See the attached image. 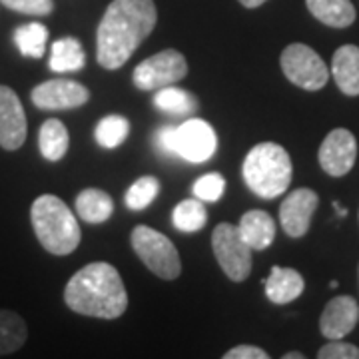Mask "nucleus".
Instances as JSON below:
<instances>
[{
  "label": "nucleus",
  "mask_w": 359,
  "mask_h": 359,
  "mask_svg": "<svg viewBox=\"0 0 359 359\" xmlns=\"http://www.w3.org/2000/svg\"><path fill=\"white\" fill-rule=\"evenodd\" d=\"M158 13L154 0H112L96 32V60L116 70L130 60L154 30Z\"/></svg>",
  "instance_id": "obj_1"
},
{
  "label": "nucleus",
  "mask_w": 359,
  "mask_h": 359,
  "mask_svg": "<svg viewBox=\"0 0 359 359\" xmlns=\"http://www.w3.org/2000/svg\"><path fill=\"white\" fill-rule=\"evenodd\" d=\"M65 302L80 316L116 320L128 308V294L112 264L94 262L78 269L66 283Z\"/></svg>",
  "instance_id": "obj_2"
},
{
  "label": "nucleus",
  "mask_w": 359,
  "mask_h": 359,
  "mask_svg": "<svg viewBox=\"0 0 359 359\" xmlns=\"http://www.w3.org/2000/svg\"><path fill=\"white\" fill-rule=\"evenodd\" d=\"M30 222L42 248L52 256L72 254L82 240L72 210L52 194H42L32 202Z\"/></svg>",
  "instance_id": "obj_3"
},
{
  "label": "nucleus",
  "mask_w": 359,
  "mask_h": 359,
  "mask_svg": "<svg viewBox=\"0 0 359 359\" xmlns=\"http://www.w3.org/2000/svg\"><path fill=\"white\" fill-rule=\"evenodd\" d=\"M294 176V166L287 150L276 142L256 144L244 160V182L252 192L273 200L282 196Z\"/></svg>",
  "instance_id": "obj_4"
},
{
  "label": "nucleus",
  "mask_w": 359,
  "mask_h": 359,
  "mask_svg": "<svg viewBox=\"0 0 359 359\" xmlns=\"http://www.w3.org/2000/svg\"><path fill=\"white\" fill-rule=\"evenodd\" d=\"M130 244L142 264L158 278L176 280L182 273V259L176 245L154 228L136 226L130 233Z\"/></svg>",
  "instance_id": "obj_5"
},
{
  "label": "nucleus",
  "mask_w": 359,
  "mask_h": 359,
  "mask_svg": "<svg viewBox=\"0 0 359 359\" xmlns=\"http://www.w3.org/2000/svg\"><path fill=\"white\" fill-rule=\"evenodd\" d=\"M280 65L292 84L308 92H318L330 80V68L323 62V58L302 42H294L283 48Z\"/></svg>",
  "instance_id": "obj_6"
},
{
  "label": "nucleus",
  "mask_w": 359,
  "mask_h": 359,
  "mask_svg": "<svg viewBox=\"0 0 359 359\" xmlns=\"http://www.w3.org/2000/svg\"><path fill=\"white\" fill-rule=\"evenodd\" d=\"M212 250L219 268L231 282H244L252 271V248L245 244L238 226L222 222L212 233Z\"/></svg>",
  "instance_id": "obj_7"
},
{
  "label": "nucleus",
  "mask_w": 359,
  "mask_h": 359,
  "mask_svg": "<svg viewBox=\"0 0 359 359\" xmlns=\"http://www.w3.org/2000/svg\"><path fill=\"white\" fill-rule=\"evenodd\" d=\"M188 74V62L184 58V54L178 50H162L142 60L140 65L134 68V84L136 88L144 90V92H152V90H160L164 86H172L178 80Z\"/></svg>",
  "instance_id": "obj_8"
},
{
  "label": "nucleus",
  "mask_w": 359,
  "mask_h": 359,
  "mask_svg": "<svg viewBox=\"0 0 359 359\" xmlns=\"http://www.w3.org/2000/svg\"><path fill=\"white\" fill-rule=\"evenodd\" d=\"M176 156L192 164H204L218 150V136L202 118H190L176 126L174 134Z\"/></svg>",
  "instance_id": "obj_9"
},
{
  "label": "nucleus",
  "mask_w": 359,
  "mask_h": 359,
  "mask_svg": "<svg viewBox=\"0 0 359 359\" xmlns=\"http://www.w3.org/2000/svg\"><path fill=\"white\" fill-rule=\"evenodd\" d=\"M318 160H320L321 170L327 176L341 178V176L349 174L358 160L355 136L346 128L332 130L321 142Z\"/></svg>",
  "instance_id": "obj_10"
},
{
  "label": "nucleus",
  "mask_w": 359,
  "mask_h": 359,
  "mask_svg": "<svg viewBox=\"0 0 359 359\" xmlns=\"http://www.w3.org/2000/svg\"><path fill=\"white\" fill-rule=\"evenodd\" d=\"M30 98L39 110H72L88 102L90 92L76 80L54 78L39 84Z\"/></svg>",
  "instance_id": "obj_11"
},
{
  "label": "nucleus",
  "mask_w": 359,
  "mask_h": 359,
  "mask_svg": "<svg viewBox=\"0 0 359 359\" xmlns=\"http://www.w3.org/2000/svg\"><path fill=\"white\" fill-rule=\"evenodd\" d=\"M320 198L309 188H297L283 198L280 205V224L290 238H304L311 226Z\"/></svg>",
  "instance_id": "obj_12"
},
{
  "label": "nucleus",
  "mask_w": 359,
  "mask_h": 359,
  "mask_svg": "<svg viewBox=\"0 0 359 359\" xmlns=\"http://www.w3.org/2000/svg\"><path fill=\"white\" fill-rule=\"evenodd\" d=\"M26 114L20 98L8 86L0 84V148L18 150L26 140Z\"/></svg>",
  "instance_id": "obj_13"
},
{
  "label": "nucleus",
  "mask_w": 359,
  "mask_h": 359,
  "mask_svg": "<svg viewBox=\"0 0 359 359\" xmlns=\"http://www.w3.org/2000/svg\"><path fill=\"white\" fill-rule=\"evenodd\" d=\"M359 321V304L351 295H337L323 308L320 318L321 335L327 339H344Z\"/></svg>",
  "instance_id": "obj_14"
},
{
  "label": "nucleus",
  "mask_w": 359,
  "mask_h": 359,
  "mask_svg": "<svg viewBox=\"0 0 359 359\" xmlns=\"http://www.w3.org/2000/svg\"><path fill=\"white\" fill-rule=\"evenodd\" d=\"M332 76L346 96H359V46L344 44L335 50Z\"/></svg>",
  "instance_id": "obj_15"
},
{
  "label": "nucleus",
  "mask_w": 359,
  "mask_h": 359,
  "mask_svg": "<svg viewBox=\"0 0 359 359\" xmlns=\"http://www.w3.org/2000/svg\"><path fill=\"white\" fill-rule=\"evenodd\" d=\"M264 285H266V295H268L269 302L283 306V304H290L304 294L306 282H304L299 271L292 268L273 266Z\"/></svg>",
  "instance_id": "obj_16"
},
{
  "label": "nucleus",
  "mask_w": 359,
  "mask_h": 359,
  "mask_svg": "<svg viewBox=\"0 0 359 359\" xmlns=\"http://www.w3.org/2000/svg\"><path fill=\"white\" fill-rule=\"evenodd\" d=\"M238 230L252 250H266L276 238V222L264 210H250L240 219Z\"/></svg>",
  "instance_id": "obj_17"
},
{
  "label": "nucleus",
  "mask_w": 359,
  "mask_h": 359,
  "mask_svg": "<svg viewBox=\"0 0 359 359\" xmlns=\"http://www.w3.org/2000/svg\"><path fill=\"white\" fill-rule=\"evenodd\" d=\"M308 11L321 25L347 28L355 22V6L351 0H306Z\"/></svg>",
  "instance_id": "obj_18"
},
{
  "label": "nucleus",
  "mask_w": 359,
  "mask_h": 359,
  "mask_svg": "<svg viewBox=\"0 0 359 359\" xmlns=\"http://www.w3.org/2000/svg\"><path fill=\"white\" fill-rule=\"evenodd\" d=\"M68 144H70V136H68V130L60 120L48 118L40 126L39 148L40 154L44 156V160H48V162L62 160L68 152Z\"/></svg>",
  "instance_id": "obj_19"
},
{
  "label": "nucleus",
  "mask_w": 359,
  "mask_h": 359,
  "mask_svg": "<svg viewBox=\"0 0 359 359\" xmlns=\"http://www.w3.org/2000/svg\"><path fill=\"white\" fill-rule=\"evenodd\" d=\"M76 212L88 224H104L114 212V202L102 190L88 188L76 196Z\"/></svg>",
  "instance_id": "obj_20"
},
{
  "label": "nucleus",
  "mask_w": 359,
  "mask_h": 359,
  "mask_svg": "<svg viewBox=\"0 0 359 359\" xmlns=\"http://www.w3.org/2000/svg\"><path fill=\"white\" fill-rule=\"evenodd\" d=\"M86 62V54L84 48L80 44V40L72 39V36H65V39L56 40L52 44V54H50V70L54 72H76Z\"/></svg>",
  "instance_id": "obj_21"
},
{
  "label": "nucleus",
  "mask_w": 359,
  "mask_h": 359,
  "mask_svg": "<svg viewBox=\"0 0 359 359\" xmlns=\"http://www.w3.org/2000/svg\"><path fill=\"white\" fill-rule=\"evenodd\" d=\"M26 330L25 320L11 309H0V355H11L25 346Z\"/></svg>",
  "instance_id": "obj_22"
},
{
  "label": "nucleus",
  "mask_w": 359,
  "mask_h": 359,
  "mask_svg": "<svg viewBox=\"0 0 359 359\" xmlns=\"http://www.w3.org/2000/svg\"><path fill=\"white\" fill-rule=\"evenodd\" d=\"M48 42V28L40 22H28L14 30V44L22 56L39 60L44 56Z\"/></svg>",
  "instance_id": "obj_23"
},
{
  "label": "nucleus",
  "mask_w": 359,
  "mask_h": 359,
  "mask_svg": "<svg viewBox=\"0 0 359 359\" xmlns=\"http://www.w3.org/2000/svg\"><path fill=\"white\" fill-rule=\"evenodd\" d=\"M154 106L162 112H168V114L188 116L196 112L198 100L186 90L176 88V86H164L156 92Z\"/></svg>",
  "instance_id": "obj_24"
},
{
  "label": "nucleus",
  "mask_w": 359,
  "mask_h": 359,
  "mask_svg": "<svg viewBox=\"0 0 359 359\" xmlns=\"http://www.w3.org/2000/svg\"><path fill=\"white\" fill-rule=\"evenodd\" d=\"M172 222L180 231H198L202 230L208 222V212H205L202 200H184L180 202L174 212H172Z\"/></svg>",
  "instance_id": "obj_25"
},
{
  "label": "nucleus",
  "mask_w": 359,
  "mask_h": 359,
  "mask_svg": "<svg viewBox=\"0 0 359 359\" xmlns=\"http://www.w3.org/2000/svg\"><path fill=\"white\" fill-rule=\"evenodd\" d=\"M130 122L124 116L110 114L98 122L94 130V138L102 148H116L128 138Z\"/></svg>",
  "instance_id": "obj_26"
},
{
  "label": "nucleus",
  "mask_w": 359,
  "mask_h": 359,
  "mask_svg": "<svg viewBox=\"0 0 359 359\" xmlns=\"http://www.w3.org/2000/svg\"><path fill=\"white\" fill-rule=\"evenodd\" d=\"M160 192V182L154 176H142L140 180H136L128 188V192L124 196V202L130 210L140 212L144 208L152 204L156 200V196Z\"/></svg>",
  "instance_id": "obj_27"
},
{
  "label": "nucleus",
  "mask_w": 359,
  "mask_h": 359,
  "mask_svg": "<svg viewBox=\"0 0 359 359\" xmlns=\"http://www.w3.org/2000/svg\"><path fill=\"white\" fill-rule=\"evenodd\" d=\"M226 190V180L222 174H205L194 184V196L202 202H218Z\"/></svg>",
  "instance_id": "obj_28"
},
{
  "label": "nucleus",
  "mask_w": 359,
  "mask_h": 359,
  "mask_svg": "<svg viewBox=\"0 0 359 359\" xmlns=\"http://www.w3.org/2000/svg\"><path fill=\"white\" fill-rule=\"evenodd\" d=\"M0 4H4L14 13L30 14V16H46L54 11L52 0H0Z\"/></svg>",
  "instance_id": "obj_29"
},
{
  "label": "nucleus",
  "mask_w": 359,
  "mask_h": 359,
  "mask_svg": "<svg viewBox=\"0 0 359 359\" xmlns=\"http://www.w3.org/2000/svg\"><path fill=\"white\" fill-rule=\"evenodd\" d=\"M320 359H359V347L341 339H330V344L318 351Z\"/></svg>",
  "instance_id": "obj_30"
},
{
  "label": "nucleus",
  "mask_w": 359,
  "mask_h": 359,
  "mask_svg": "<svg viewBox=\"0 0 359 359\" xmlns=\"http://www.w3.org/2000/svg\"><path fill=\"white\" fill-rule=\"evenodd\" d=\"M174 134H176V126H162V128L156 130L154 146L162 156H176Z\"/></svg>",
  "instance_id": "obj_31"
},
{
  "label": "nucleus",
  "mask_w": 359,
  "mask_h": 359,
  "mask_svg": "<svg viewBox=\"0 0 359 359\" xmlns=\"http://www.w3.org/2000/svg\"><path fill=\"white\" fill-rule=\"evenodd\" d=\"M224 359H269V353L256 346H238L226 351Z\"/></svg>",
  "instance_id": "obj_32"
},
{
  "label": "nucleus",
  "mask_w": 359,
  "mask_h": 359,
  "mask_svg": "<svg viewBox=\"0 0 359 359\" xmlns=\"http://www.w3.org/2000/svg\"><path fill=\"white\" fill-rule=\"evenodd\" d=\"M264 2H268V0H240V4H244L245 8H257V6H262Z\"/></svg>",
  "instance_id": "obj_33"
},
{
  "label": "nucleus",
  "mask_w": 359,
  "mask_h": 359,
  "mask_svg": "<svg viewBox=\"0 0 359 359\" xmlns=\"http://www.w3.org/2000/svg\"><path fill=\"white\" fill-rule=\"evenodd\" d=\"M334 208H335V212H337V216H341V218L347 216V210L344 208V205L339 204V202H334Z\"/></svg>",
  "instance_id": "obj_34"
},
{
  "label": "nucleus",
  "mask_w": 359,
  "mask_h": 359,
  "mask_svg": "<svg viewBox=\"0 0 359 359\" xmlns=\"http://www.w3.org/2000/svg\"><path fill=\"white\" fill-rule=\"evenodd\" d=\"M306 355L304 353H299V351H294V353H285L283 355V359H304Z\"/></svg>",
  "instance_id": "obj_35"
},
{
  "label": "nucleus",
  "mask_w": 359,
  "mask_h": 359,
  "mask_svg": "<svg viewBox=\"0 0 359 359\" xmlns=\"http://www.w3.org/2000/svg\"><path fill=\"white\" fill-rule=\"evenodd\" d=\"M358 218H359V214H358Z\"/></svg>",
  "instance_id": "obj_36"
}]
</instances>
